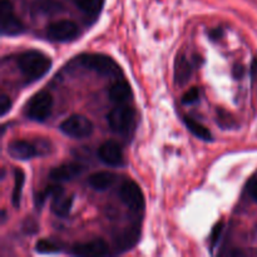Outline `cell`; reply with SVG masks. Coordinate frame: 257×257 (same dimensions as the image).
<instances>
[{
	"label": "cell",
	"instance_id": "cell-1",
	"mask_svg": "<svg viewBox=\"0 0 257 257\" xmlns=\"http://www.w3.org/2000/svg\"><path fill=\"white\" fill-rule=\"evenodd\" d=\"M18 67L28 82H35L49 72L52 59L38 50H27L18 57Z\"/></svg>",
	"mask_w": 257,
	"mask_h": 257
},
{
	"label": "cell",
	"instance_id": "cell-2",
	"mask_svg": "<svg viewBox=\"0 0 257 257\" xmlns=\"http://www.w3.org/2000/svg\"><path fill=\"white\" fill-rule=\"evenodd\" d=\"M79 62L83 67L93 70L104 77L117 78L122 74V69L113 58L104 54H83L79 57Z\"/></svg>",
	"mask_w": 257,
	"mask_h": 257
},
{
	"label": "cell",
	"instance_id": "cell-3",
	"mask_svg": "<svg viewBox=\"0 0 257 257\" xmlns=\"http://www.w3.org/2000/svg\"><path fill=\"white\" fill-rule=\"evenodd\" d=\"M53 109V97L47 90L35 93L25 107V114L29 119L43 122L50 115Z\"/></svg>",
	"mask_w": 257,
	"mask_h": 257
},
{
	"label": "cell",
	"instance_id": "cell-4",
	"mask_svg": "<svg viewBox=\"0 0 257 257\" xmlns=\"http://www.w3.org/2000/svg\"><path fill=\"white\" fill-rule=\"evenodd\" d=\"M107 120L109 127L114 132L128 133L135 127L136 110L132 107L119 104L108 113Z\"/></svg>",
	"mask_w": 257,
	"mask_h": 257
},
{
	"label": "cell",
	"instance_id": "cell-5",
	"mask_svg": "<svg viewBox=\"0 0 257 257\" xmlns=\"http://www.w3.org/2000/svg\"><path fill=\"white\" fill-rule=\"evenodd\" d=\"M0 29L3 35L14 37L24 32L22 20L17 17L14 7L10 0H2L0 3Z\"/></svg>",
	"mask_w": 257,
	"mask_h": 257
},
{
	"label": "cell",
	"instance_id": "cell-6",
	"mask_svg": "<svg viewBox=\"0 0 257 257\" xmlns=\"http://www.w3.org/2000/svg\"><path fill=\"white\" fill-rule=\"evenodd\" d=\"M59 130L72 138H87L93 133V123L82 114H73L63 120Z\"/></svg>",
	"mask_w": 257,
	"mask_h": 257
},
{
	"label": "cell",
	"instance_id": "cell-7",
	"mask_svg": "<svg viewBox=\"0 0 257 257\" xmlns=\"http://www.w3.org/2000/svg\"><path fill=\"white\" fill-rule=\"evenodd\" d=\"M78 33H79L78 25L68 19L50 23L47 28V37L54 42H70L78 37Z\"/></svg>",
	"mask_w": 257,
	"mask_h": 257
},
{
	"label": "cell",
	"instance_id": "cell-8",
	"mask_svg": "<svg viewBox=\"0 0 257 257\" xmlns=\"http://www.w3.org/2000/svg\"><path fill=\"white\" fill-rule=\"evenodd\" d=\"M119 196L122 202L133 212H141L145 208V197L140 186L133 181H125L120 186Z\"/></svg>",
	"mask_w": 257,
	"mask_h": 257
},
{
	"label": "cell",
	"instance_id": "cell-9",
	"mask_svg": "<svg viewBox=\"0 0 257 257\" xmlns=\"http://www.w3.org/2000/svg\"><path fill=\"white\" fill-rule=\"evenodd\" d=\"M98 157L110 167H119L124 163V155L119 143L115 141H107L98 150Z\"/></svg>",
	"mask_w": 257,
	"mask_h": 257
},
{
	"label": "cell",
	"instance_id": "cell-10",
	"mask_svg": "<svg viewBox=\"0 0 257 257\" xmlns=\"http://www.w3.org/2000/svg\"><path fill=\"white\" fill-rule=\"evenodd\" d=\"M50 197H53L52 210L58 217H67L72 211L73 201L74 197L73 196H65L64 190L59 186H52L48 188Z\"/></svg>",
	"mask_w": 257,
	"mask_h": 257
},
{
	"label": "cell",
	"instance_id": "cell-11",
	"mask_svg": "<svg viewBox=\"0 0 257 257\" xmlns=\"http://www.w3.org/2000/svg\"><path fill=\"white\" fill-rule=\"evenodd\" d=\"M109 252V246L102 238L88 241L84 243H77L73 246L72 253L82 257H100L105 256Z\"/></svg>",
	"mask_w": 257,
	"mask_h": 257
},
{
	"label": "cell",
	"instance_id": "cell-12",
	"mask_svg": "<svg viewBox=\"0 0 257 257\" xmlns=\"http://www.w3.org/2000/svg\"><path fill=\"white\" fill-rule=\"evenodd\" d=\"M141 228L137 225L127 226L123 231H120L114 238V246L117 252H125L137 245L140 241Z\"/></svg>",
	"mask_w": 257,
	"mask_h": 257
},
{
	"label": "cell",
	"instance_id": "cell-13",
	"mask_svg": "<svg viewBox=\"0 0 257 257\" xmlns=\"http://www.w3.org/2000/svg\"><path fill=\"white\" fill-rule=\"evenodd\" d=\"M83 171H84V167L80 163L69 162L53 168L49 173V177L50 180L58 183L69 182V181L78 177Z\"/></svg>",
	"mask_w": 257,
	"mask_h": 257
},
{
	"label": "cell",
	"instance_id": "cell-14",
	"mask_svg": "<svg viewBox=\"0 0 257 257\" xmlns=\"http://www.w3.org/2000/svg\"><path fill=\"white\" fill-rule=\"evenodd\" d=\"M8 152L10 157L19 161H28L34 158L38 155V151L34 145L28 141H13L8 146Z\"/></svg>",
	"mask_w": 257,
	"mask_h": 257
},
{
	"label": "cell",
	"instance_id": "cell-15",
	"mask_svg": "<svg viewBox=\"0 0 257 257\" xmlns=\"http://www.w3.org/2000/svg\"><path fill=\"white\" fill-rule=\"evenodd\" d=\"M108 94H109L110 100H113L117 104H123V103L131 99L132 89H131L130 84L125 80H117V82L110 85Z\"/></svg>",
	"mask_w": 257,
	"mask_h": 257
},
{
	"label": "cell",
	"instance_id": "cell-16",
	"mask_svg": "<svg viewBox=\"0 0 257 257\" xmlns=\"http://www.w3.org/2000/svg\"><path fill=\"white\" fill-rule=\"evenodd\" d=\"M192 74V65L188 62L187 58L183 54H180L175 63V82L177 85H185L190 80Z\"/></svg>",
	"mask_w": 257,
	"mask_h": 257
},
{
	"label": "cell",
	"instance_id": "cell-17",
	"mask_svg": "<svg viewBox=\"0 0 257 257\" xmlns=\"http://www.w3.org/2000/svg\"><path fill=\"white\" fill-rule=\"evenodd\" d=\"M115 175L107 172V171H102V172L93 173L88 180L90 187L95 191H107L108 188L112 187L115 182Z\"/></svg>",
	"mask_w": 257,
	"mask_h": 257
},
{
	"label": "cell",
	"instance_id": "cell-18",
	"mask_svg": "<svg viewBox=\"0 0 257 257\" xmlns=\"http://www.w3.org/2000/svg\"><path fill=\"white\" fill-rule=\"evenodd\" d=\"M33 9L38 14L55 15L63 12V5L58 0H35L33 4Z\"/></svg>",
	"mask_w": 257,
	"mask_h": 257
},
{
	"label": "cell",
	"instance_id": "cell-19",
	"mask_svg": "<svg viewBox=\"0 0 257 257\" xmlns=\"http://www.w3.org/2000/svg\"><path fill=\"white\" fill-rule=\"evenodd\" d=\"M183 122H185L186 127L188 128V131H190L192 135H195L197 138H200V140H202V141H206V142H210V141H212V135H211L210 131H208L205 125L201 124L200 122H197L196 119H193L192 117H188V115H186V117L183 118Z\"/></svg>",
	"mask_w": 257,
	"mask_h": 257
},
{
	"label": "cell",
	"instance_id": "cell-20",
	"mask_svg": "<svg viewBox=\"0 0 257 257\" xmlns=\"http://www.w3.org/2000/svg\"><path fill=\"white\" fill-rule=\"evenodd\" d=\"M25 182V175L23 172V170L20 168H15L14 171V190H13V205L15 208H18L22 202V193H23V187H24Z\"/></svg>",
	"mask_w": 257,
	"mask_h": 257
},
{
	"label": "cell",
	"instance_id": "cell-21",
	"mask_svg": "<svg viewBox=\"0 0 257 257\" xmlns=\"http://www.w3.org/2000/svg\"><path fill=\"white\" fill-rule=\"evenodd\" d=\"M78 9L82 10L87 15L90 17H97L102 10L104 0H74Z\"/></svg>",
	"mask_w": 257,
	"mask_h": 257
},
{
	"label": "cell",
	"instance_id": "cell-22",
	"mask_svg": "<svg viewBox=\"0 0 257 257\" xmlns=\"http://www.w3.org/2000/svg\"><path fill=\"white\" fill-rule=\"evenodd\" d=\"M35 250L39 253H55L59 252L60 247L50 240H39L35 245Z\"/></svg>",
	"mask_w": 257,
	"mask_h": 257
},
{
	"label": "cell",
	"instance_id": "cell-23",
	"mask_svg": "<svg viewBox=\"0 0 257 257\" xmlns=\"http://www.w3.org/2000/svg\"><path fill=\"white\" fill-rule=\"evenodd\" d=\"M198 99H200V89L196 87L188 89L182 97V102L185 103V104H191V103L197 102Z\"/></svg>",
	"mask_w": 257,
	"mask_h": 257
},
{
	"label": "cell",
	"instance_id": "cell-24",
	"mask_svg": "<svg viewBox=\"0 0 257 257\" xmlns=\"http://www.w3.org/2000/svg\"><path fill=\"white\" fill-rule=\"evenodd\" d=\"M222 231H223V222H218L217 225L213 227L212 232H211V250L216 247V245L220 241L221 235H222Z\"/></svg>",
	"mask_w": 257,
	"mask_h": 257
},
{
	"label": "cell",
	"instance_id": "cell-25",
	"mask_svg": "<svg viewBox=\"0 0 257 257\" xmlns=\"http://www.w3.org/2000/svg\"><path fill=\"white\" fill-rule=\"evenodd\" d=\"M10 108H12V100H10V98L8 97V95L3 94L2 97H0V114L4 117V115L9 112Z\"/></svg>",
	"mask_w": 257,
	"mask_h": 257
},
{
	"label": "cell",
	"instance_id": "cell-26",
	"mask_svg": "<svg viewBox=\"0 0 257 257\" xmlns=\"http://www.w3.org/2000/svg\"><path fill=\"white\" fill-rule=\"evenodd\" d=\"M247 190H248V193H250V196L252 197V200L257 202V177H253L252 180L250 181Z\"/></svg>",
	"mask_w": 257,
	"mask_h": 257
},
{
	"label": "cell",
	"instance_id": "cell-27",
	"mask_svg": "<svg viewBox=\"0 0 257 257\" xmlns=\"http://www.w3.org/2000/svg\"><path fill=\"white\" fill-rule=\"evenodd\" d=\"M222 29H221V28H217V29H213V30H211V33H210V38L212 40H218V39H221V38H222Z\"/></svg>",
	"mask_w": 257,
	"mask_h": 257
},
{
	"label": "cell",
	"instance_id": "cell-28",
	"mask_svg": "<svg viewBox=\"0 0 257 257\" xmlns=\"http://www.w3.org/2000/svg\"><path fill=\"white\" fill-rule=\"evenodd\" d=\"M243 73H245V69H243L242 65H236L233 68V75H235V78H241L243 75Z\"/></svg>",
	"mask_w": 257,
	"mask_h": 257
},
{
	"label": "cell",
	"instance_id": "cell-29",
	"mask_svg": "<svg viewBox=\"0 0 257 257\" xmlns=\"http://www.w3.org/2000/svg\"><path fill=\"white\" fill-rule=\"evenodd\" d=\"M252 75H256V73H257V59H255L253 60V63H252Z\"/></svg>",
	"mask_w": 257,
	"mask_h": 257
}]
</instances>
